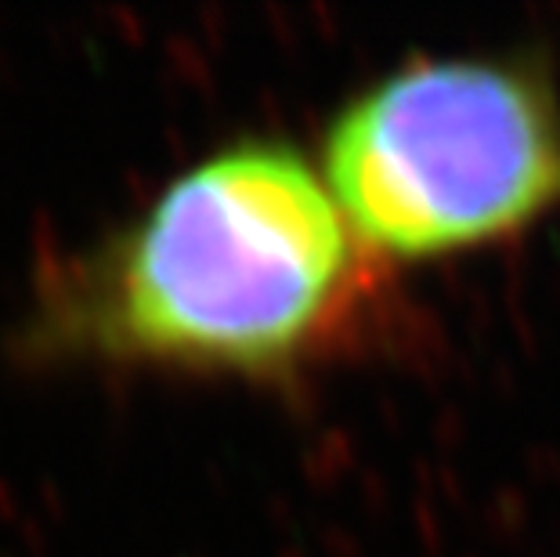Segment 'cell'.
<instances>
[{
    "label": "cell",
    "mask_w": 560,
    "mask_h": 557,
    "mask_svg": "<svg viewBox=\"0 0 560 557\" xmlns=\"http://www.w3.org/2000/svg\"><path fill=\"white\" fill-rule=\"evenodd\" d=\"M326 185L351 229L387 254L485 243L560 204V109L503 62L405 66L332 124Z\"/></svg>",
    "instance_id": "obj_2"
},
{
    "label": "cell",
    "mask_w": 560,
    "mask_h": 557,
    "mask_svg": "<svg viewBox=\"0 0 560 557\" xmlns=\"http://www.w3.org/2000/svg\"><path fill=\"white\" fill-rule=\"evenodd\" d=\"M348 229L301 152L224 149L174 177L130 229L44 276L11 355L279 362L337 304Z\"/></svg>",
    "instance_id": "obj_1"
}]
</instances>
